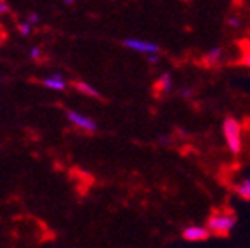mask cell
<instances>
[{"instance_id":"cell-1","label":"cell","mask_w":250,"mask_h":248,"mask_svg":"<svg viewBox=\"0 0 250 248\" xmlns=\"http://www.w3.org/2000/svg\"><path fill=\"white\" fill-rule=\"evenodd\" d=\"M223 134L224 139H226L228 149H229L233 155H238L243 149V143H242V127H240L238 120L233 117H228L223 122Z\"/></svg>"},{"instance_id":"cell-2","label":"cell","mask_w":250,"mask_h":248,"mask_svg":"<svg viewBox=\"0 0 250 248\" xmlns=\"http://www.w3.org/2000/svg\"><path fill=\"white\" fill-rule=\"evenodd\" d=\"M236 226V215L234 213H214L207 221L208 233L214 236H228Z\"/></svg>"},{"instance_id":"cell-3","label":"cell","mask_w":250,"mask_h":248,"mask_svg":"<svg viewBox=\"0 0 250 248\" xmlns=\"http://www.w3.org/2000/svg\"><path fill=\"white\" fill-rule=\"evenodd\" d=\"M124 45L132 49V51L143 52V54L149 56V54H160V45L155 42H149V40H143V39H125Z\"/></svg>"},{"instance_id":"cell-4","label":"cell","mask_w":250,"mask_h":248,"mask_svg":"<svg viewBox=\"0 0 250 248\" xmlns=\"http://www.w3.org/2000/svg\"><path fill=\"white\" fill-rule=\"evenodd\" d=\"M210 233H208L207 227H203V226H188V227L183 229V238L186 241H205L208 240Z\"/></svg>"},{"instance_id":"cell-5","label":"cell","mask_w":250,"mask_h":248,"mask_svg":"<svg viewBox=\"0 0 250 248\" xmlns=\"http://www.w3.org/2000/svg\"><path fill=\"white\" fill-rule=\"evenodd\" d=\"M66 117H68V120H70L71 124L77 125V127H80L82 130H85V132H96V130H98V124H96L94 120H90V118L80 115V113L68 111Z\"/></svg>"},{"instance_id":"cell-6","label":"cell","mask_w":250,"mask_h":248,"mask_svg":"<svg viewBox=\"0 0 250 248\" xmlns=\"http://www.w3.org/2000/svg\"><path fill=\"white\" fill-rule=\"evenodd\" d=\"M42 85L47 89H54V90H64L66 89V80L61 73H54L52 77H47L42 80Z\"/></svg>"},{"instance_id":"cell-7","label":"cell","mask_w":250,"mask_h":248,"mask_svg":"<svg viewBox=\"0 0 250 248\" xmlns=\"http://www.w3.org/2000/svg\"><path fill=\"white\" fill-rule=\"evenodd\" d=\"M221 58H223V49L221 47H212L203 56V62L207 66H217L221 62Z\"/></svg>"},{"instance_id":"cell-8","label":"cell","mask_w":250,"mask_h":248,"mask_svg":"<svg viewBox=\"0 0 250 248\" xmlns=\"http://www.w3.org/2000/svg\"><path fill=\"white\" fill-rule=\"evenodd\" d=\"M73 85H75V89H77L78 92L85 94V96H89V97H101V94L94 89V87H90L89 83H85V82H75Z\"/></svg>"},{"instance_id":"cell-9","label":"cell","mask_w":250,"mask_h":248,"mask_svg":"<svg viewBox=\"0 0 250 248\" xmlns=\"http://www.w3.org/2000/svg\"><path fill=\"white\" fill-rule=\"evenodd\" d=\"M236 193H238V196H242L245 202H250V179H243L242 183L236 186Z\"/></svg>"},{"instance_id":"cell-10","label":"cell","mask_w":250,"mask_h":248,"mask_svg":"<svg viewBox=\"0 0 250 248\" xmlns=\"http://www.w3.org/2000/svg\"><path fill=\"white\" fill-rule=\"evenodd\" d=\"M158 85H160L162 94H168L172 90V77L168 73H164L158 80Z\"/></svg>"},{"instance_id":"cell-11","label":"cell","mask_w":250,"mask_h":248,"mask_svg":"<svg viewBox=\"0 0 250 248\" xmlns=\"http://www.w3.org/2000/svg\"><path fill=\"white\" fill-rule=\"evenodd\" d=\"M226 24L229 28H240L242 26V21H240V18H236V16H229L226 20Z\"/></svg>"},{"instance_id":"cell-12","label":"cell","mask_w":250,"mask_h":248,"mask_svg":"<svg viewBox=\"0 0 250 248\" xmlns=\"http://www.w3.org/2000/svg\"><path fill=\"white\" fill-rule=\"evenodd\" d=\"M30 30H31V28H30V23H28V21H26V23H21L20 24V33L23 37H26L28 33H30Z\"/></svg>"},{"instance_id":"cell-13","label":"cell","mask_w":250,"mask_h":248,"mask_svg":"<svg viewBox=\"0 0 250 248\" xmlns=\"http://www.w3.org/2000/svg\"><path fill=\"white\" fill-rule=\"evenodd\" d=\"M179 94H181L183 97H186V99H188V97H191L193 89H191V87H183V89L179 90Z\"/></svg>"},{"instance_id":"cell-14","label":"cell","mask_w":250,"mask_h":248,"mask_svg":"<svg viewBox=\"0 0 250 248\" xmlns=\"http://www.w3.org/2000/svg\"><path fill=\"white\" fill-rule=\"evenodd\" d=\"M146 59H148L151 64H156V62H160V54H149V56H146Z\"/></svg>"},{"instance_id":"cell-15","label":"cell","mask_w":250,"mask_h":248,"mask_svg":"<svg viewBox=\"0 0 250 248\" xmlns=\"http://www.w3.org/2000/svg\"><path fill=\"white\" fill-rule=\"evenodd\" d=\"M242 62H243V66H247V68H250V51H247V52H245V56H243Z\"/></svg>"},{"instance_id":"cell-16","label":"cell","mask_w":250,"mask_h":248,"mask_svg":"<svg viewBox=\"0 0 250 248\" xmlns=\"http://www.w3.org/2000/svg\"><path fill=\"white\" fill-rule=\"evenodd\" d=\"M30 56L33 59H39V56H40V49H39V47H33V49L30 51Z\"/></svg>"},{"instance_id":"cell-17","label":"cell","mask_w":250,"mask_h":248,"mask_svg":"<svg viewBox=\"0 0 250 248\" xmlns=\"http://www.w3.org/2000/svg\"><path fill=\"white\" fill-rule=\"evenodd\" d=\"M39 20H40V16H39V14H35V12H33V14L30 16V21H28V23H30V24H33V23H37V21H39Z\"/></svg>"},{"instance_id":"cell-18","label":"cell","mask_w":250,"mask_h":248,"mask_svg":"<svg viewBox=\"0 0 250 248\" xmlns=\"http://www.w3.org/2000/svg\"><path fill=\"white\" fill-rule=\"evenodd\" d=\"M9 11V5L5 2H0V14H5Z\"/></svg>"},{"instance_id":"cell-19","label":"cell","mask_w":250,"mask_h":248,"mask_svg":"<svg viewBox=\"0 0 250 248\" xmlns=\"http://www.w3.org/2000/svg\"><path fill=\"white\" fill-rule=\"evenodd\" d=\"M160 143L162 144H170V141H168V137H160Z\"/></svg>"},{"instance_id":"cell-20","label":"cell","mask_w":250,"mask_h":248,"mask_svg":"<svg viewBox=\"0 0 250 248\" xmlns=\"http://www.w3.org/2000/svg\"><path fill=\"white\" fill-rule=\"evenodd\" d=\"M0 43H2V40H0Z\"/></svg>"}]
</instances>
